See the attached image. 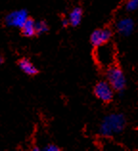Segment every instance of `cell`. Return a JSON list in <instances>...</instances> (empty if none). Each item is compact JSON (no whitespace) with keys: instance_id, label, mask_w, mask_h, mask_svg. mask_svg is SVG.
<instances>
[{"instance_id":"cell-13","label":"cell","mask_w":138,"mask_h":151,"mask_svg":"<svg viewBox=\"0 0 138 151\" xmlns=\"http://www.w3.org/2000/svg\"><path fill=\"white\" fill-rule=\"evenodd\" d=\"M61 23H62V25H64V27H66V26H67L68 24H69V20H68V19H62V21H61Z\"/></svg>"},{"instance_id":"cell-3","label":"cell","mask_w":138,"mask_h":151,"mask_svg":"<svg viewBox=\"0 0 138 151\" xmlns=\"http://www.w3.org/2000/svg\"><path fill=\"white\" fill-rule=\"evenodd\" d=\"M28 18V13L26 10H17L8 14L5 17V22L9 27L21 28Z\"/></svg>"},{"instance_id":"cell-1","label":"cell","mask_w":138,"mask_h":151,"mask_svg":"<svg viewBox=\"0 0 138 151\" xmlns=\"http://www.w3.org/2000/svg\"><path fill=\"white\" fill-rule=\"evenodd\" d=\"M125 127V118L121 114H111L105 117L100 126V134L110 137L119 134Z\"/></svg>"},{"instance_id":"cell-9","label":"cell","mask_w":138,"mask_h":151,"mask_svg":"<svg viewBox=\"0 0 138 151\" xmlns=\"http://www.w3.org/2000/svg\"><path fill=\"white\" fill-rule=\"evenodd\" d=\"M21 31L25 37H33L35 35V22L32 18H28L21 27Z\"/></svg>"},{"instance_id":"cell-11","label":"cell","mask_w":138,"mask_h":151,"mask_svg":"<svg viewBox=\"0 0 138 151\" xmlns=\"http://www.w3.org/2000/svg\"><path fill=\"white\" fill-rule=\"evenodd\" d=\"M126 8L129 12L136 10L138 8V0H129V2L126 5Z\"/></svg>"},{"instance_id":"cell-8","label":"cell","mask_w":138,"mask_h":151,"mask_svg":"<svg viewBox=\"0 0 138 151\" xmlns=\"http://www.w3.org/2000/svg\"><path fill=\"white\" fill-rule=\"evenodd\" d=\"M82 17V11L81 8H75V9L69 14V24L73 27H76L81 23Z\"/></svg>"},{"instance_id":"cell-5","label":"cell","mask_w":138,"mask_h":151,"mask_svg":"<svg viewBox=\"0 0 138 151\" xmlns=\"http://www.w3.org/2000/svg\"><path fill=\"white\" fill-rule=\"evenodd\" d=\"M112 35V32L109 29H99L94 31L91 37H90V41L94 47H98L108 43Z\"/></svg>"},{"instance_id":"cell-14","label":"cell","mask_w":138,"mask_h":151,"mask_svg":"<svg viewBox=\"0 0 138 151\" xmlns=\"http://www.w3.org/2000/svg\"><path fill=\"white\" fill-rule=\"evenodd\" d=\"M3 61H4V59H3V58L1 57V55H0V64H2Z\"/></svg>"},{"instance_id":"cell-7","label":"cell","mask_w":138,"mask_h":151,"mask_svg":"<svg viewBox=\"0 0 138 151\" xmlns=\"http://www.w3.org/2000/svg\"><path fill=\"white\" fill-rule=\"evenodd\" d=\"M18 66L23 72L27 75L30 76H34L35 74H38V69L35 68V66H34V64L31 62L29 59L27 58H22L18 61Z\"/></svg>"},{"instance_id":"cell-4","label":"cell","mask_w":138,"mask_h":151,"mask_svg":"<svg viewBox=\"0 0 138 151\" xmlns=\"http://www.w3.org/2000/svg\"><path fill=\"white\" fill-rule=\"evenodd\" d=\"M95 96L104 102H110L113 99V88L108 82L102 81L94 88Z\"/></svg>"},{"instance_id":"cell-10","label":"cell","mask_w":138,"mask_h":151,"mask_svg":"<svg viewBox=\"0 0 138 151\" xmlns=\"http://www.w3.org/2000/svg\"><path fill=\"white\" fill-rule=\"evenodd\" d=\"M49 30V27L45 21H38L35 22V34L41 35L46 33Z\"/></svg>"},{"instance_id":"cell-2","label":"cell","mask_w":138,"mask_h":151,"mask_svg":"<svg viewBox=\"0 0 138 151\" xmlns=\"http://www.w3.org/2000/svg\"><path fill=\"white\" fill-rule=\"evenodd\" d=\"M106 78H108V83L111 85L113 90L122 91L125 88L126 79L124 74L120 68L115 66L109 67L108 71H106Z\"/></svg>"},{"instance_id":"cell-12","label":"cell","mask_w":138,"mask_h":151,"mask_svg":"<svg viewBox=\"0 0 138 151\" xmlns=\"http://www.w3.org/2000/svg\"><path fill=\"white\" fill-rule=\"evenodd\" d=\"M44 150L45 151H59V150H60V148H59L58 146L55 145H48L44 148Z\"/></svg>"},{"instance_id":"cell-6","label":"cell","mask_w":138,"mask_h":151,"mask_svg":"<svg viewBox=\"0 0 138 151\" xmlns=\"http://www.w3.org/2000/svg\"><path fill=\"white\" fill-rule=\"evenodd\" d=\"M117 29L119 33L123 35H129L133 29H134V23L131 18H124L117 23Z\"/></svg>"}]
</instances>
